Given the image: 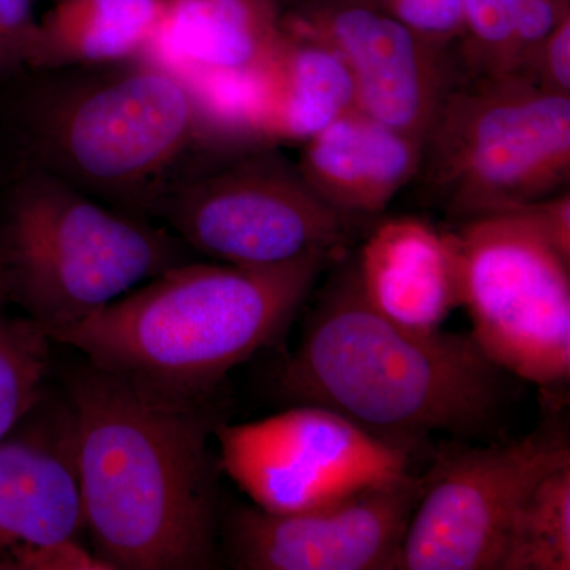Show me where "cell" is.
Returning <instances> with one entry per match:
<instances>
[{
    "instance_id": "15",
    "label": "cell",
    "mask_w": 570,
    "mask_h": 570,
    "mask_svg": "<svg viewBox=\"0 0 570 570\" xmlns=\"http://www.w3.org/2000/svg\"><path fill=\"white\" fill-rule=\"evenodd\" d=\"M296 167L309 189L344 216L367 220L389 208L417 174L422 141L360 110L303 142Z\"/></svg>"
},
{
    "instance_id": "14",
    "label": "cell",
    "mask_w": 570,
    "mask_h": 570,
    "mask_svg": "<svg viewBox=\"0 0 570 570\" xmlns=\"http://www.w3.org/2000/svg\"><path fill=\"white\" fill-rule=\"evenodd\" d=\"M354 266L366 302L407 328L439 330L461 306L460 266L452 235L420 217L379 223Z\"/></svg>"
},
{
    "instance_id": "8",
    "label": "cell",
    "mask_w": 570,
    "mask_h": 570,
    "mask_svg": "<svg viewBox=\"0 0 570 570\" xmlns=\"http://www.w3.org/2000/svg\"><path fill=\"white\" fill-rule=\"evenodd\" d=\"M450 235L480 351L550 392L568 385L570 261L521 209L456 224Z\"/></svg>"
},
{
    "instance_id": "23",
    "label": "cell",
    "mask_w": 570,
    "mask_h": 570,
    "mask_svg": "<svg viewBox=\"0 0 570 570\" xmlns=\"http://www.w3.org/2000/svg\"><path fill=\"white\" fill-rule=\"evenodd\" d=\"M39 45L32 0H0V81L31 69Z\"/></svg>"
},
{
    "instance_id": "27",
    "label": "cell",
    "mask_w": 570,
    "mask_h": 570,
    "mask_svg": "<svg viewBox=\"0 0 570 570\" xmlns=\"http://www.w3.org/2000/svg\"><path fill=\"white\" fill-rule=\"evenodd\" d=\"M268 2L273 3V6L283 13V11L291 9V7L296 6V3L302 2V0H268Z\"/></svg>"
},
{
    "instance_id": "11",
    "label": "cell",
    "mask_w": 570,
    "mask_h": 570,
    "mask_svg": "<svg viewBox=\"0 0 570 570\" xmlns=\"http://www.w3.org/2000/svg\"><path fill=\"white\" fill-rule=\"evenodd\" d=\"M281 26L340 52L354 78L356 110L419 141L461 75L452 48L371 0H302L281 13Z\"/></svg>"
},
{
    "instance_id": "20",
    "label": "cell",
    "mask_w": 570,
    "mask_h": 570,
    "mask_svg": "<svg viewBox=\"0 0 570 570\" xmlns=\"http://www.w3.org/2000/svg\"><path fill=\"white\" fill-rule=\"evenodd\" d=\"M0 295V441L45 397L52 341L31 318L14 316Z\"/></svg>"
},
{
    "instance_id": "17",
    "label": "cell",
    "mask_w": 570,
    "mask_h": 570,
    "mask_svg": "<svg viewBox=\"0 0 570 570\" xmlns=\"http://www.w3.org/2000/svg\"><path fill=\"white\" fill-rule=\"evenodd\" d=\"M281 11L268 0H165L146 58L187 78L243 77L275 51Z\"/></svg>"
},
{
    "instance_id": "6",
    "label": "cell",
    "mask_w": 570,
    "mask_h": 570,
    "mask_svg": "<svg viewBox=\"0 0 570 570\" xmlns=\"http://www.w3.org/2000/svg\"><path fill=\"white\" fill-rule=\"evenodd\" d=\"M569 179L570 96L517 73H461L411 184L456 225L546 200Z\"/></svg>"
},
{
    "instance_id": "25",
    "label": "cell",
    "mask_w": 570,
    "mask_h": 570,
    "mask_svg": "<svg viewBox=\"0 0 570 570\" xmlns=\"http://www.w3.org/2000/svg\"><path fill=\"white\" fill-rule=\"evenodd\" d=\"M534 82L546 91L570 96V14L543 41Z\"/></svg>"
},
{
    "instance_id": "24",
    "label": "cell",
    "mask_w": 570,
    "mask_h": 570,
    "mask_svg": "<svg viewBox=\"0 0 570 570\" xmlns=\"http://www.w3.org/2000/svg\"><path fill=\"white\" fill-rule=\"evenodd\" d=\"M9 570H112L96 551L82 547L80 539H58L21 550Z\"/></svg>"
},
{
    "instance_id": "12",
    "label": "cell",
    "mask_w": 570,
    "mask_h": 570,
    "mask_svg": "<svg viewBox=\"0 0 570 570\" xmlns=\"http://www.w3.org/2000/svg\"><path fill=\"white\" fill-rule=\"evenodd\" d=\"M423 491L411 471L318 508L275 513L239 508L228 558L243 570H397Z\"/></svg>"
},
{
    "instance_id": "13",
    "label": "cell",
    "mask_w": 570,
    "mask_h": 570,
    "mask_svg": "<svg viewBox=\"0 0 570 570\" xmlns=\"http://www.w3.org/2000/svg\"><path fill=\"white\" fill-rule=\"evenodd\" d=\"M43 400L0 441V570L28 547L85 532L73 415L67 400Z\"/></svg>"
},
{
    "instance_id": "5",
    "label": "cell",
    "mask_w": 570,
    "mask_h": 570,
    "mask_svg": "<svg viewBox=\"0 0 570 570\" xmlns=\"http://www.w3.org/2000/svg\"><path fill=\"white\" fill-rule=\"evenodd\" d=\"M187 255L163 224L31 165L0 164V295L47 335L189 262Z\"/></svg>"
},
{
    "instance_id": "3",
    "label": "cell",
    "mask_w": 570,
    "mask_h": 570,
    "mask_svg": "<svg viewBox=\"0 0 570 570\" xmlns=\"http://www.w3.org/2000/svg\"><path fill=\"white\" fill-rule=\"evenodd\" d=\"M502 374L471 335L407 328L379 313L352 262L318 294L277 387L412 456L433 434L489 430L501 412Z\"/></svg>"
},
{
    "instance_id": "9",
    "label": "cell",
    "mask_w": 570,
    "mask_h": 570,
    "mask_svg": "<svg viewBox=\"0 0 570 570\" xmlns=\"http://www.w3.org/2000/svg\"><path fill=\"white\" fill-rule=\"evenodd\" d=\"M566 463L568 441L549 430L487 448L445 445L423 475L400 570H499L521 505Z\"/></svg>"
},
{
    "instance_id": "22",
    "label": "cell",
    "mask_w": 570,
    "mask_h": 570,
    "mask_svg": "<svg viewBox=\"0 0 570 570\" xmlns=\"http://www.w3.org/2000/svg\"><path fill=\"white\" fill-rule=\"evenodd\" d=\"M439 47L455 48L464 20V0H371Z\"/></svg>"
},
{
    "instance_id": "18",
    "label": "cell",
    "mask_w": 570,
    "mask_h": 570,
    "mask_svg": "<svg viewBox=\"0 0 570 570\" xmlns=\"http://www.w3.org/2000/svg\"><path fill=\"white\" fill-rule=\"evenodd\" d=\"M165 0H56L39 20L31 69L94 66L140 58L163 18Z\"/></svg>"
},
{
    "instance_id": "7",
    "label": "cell",
    "mask_w": 570,
    "mask_h": 570,
    "mask_svg": "<svg viewBox=\"0 0 570 570\" xmlns=\"http://www.w3.org/2000/svg\"><path fill=\"white\" fill-rule=\"evenodd\" d=\"M187 249L266 268L311 254L341 258L365 220L324 204L268 142L209 160L171 184L154 209Z\"/></svg>"
},
{
    "instance_id": "2",
    "label": "cell",
    "mask_w": 570,
    "mask_h": 570,
    "mask_svg": "<svg viewBox=\"0 0 570 570\" xmlns=\"http://www.w3.org/2000/svg\"><path fill=\"white\" fill-rule=\"evenodd\" d=\"M0 134L20 163L153 220L181 165L257 145L195 82L151 58L28 69L0 81Z\"/></svg>"
},
{
    "instance_id": "19",
    "label": "cell",
    "mask_w": 570,
    "mask_h": 570,
    "mask_svg": "<svg viewBox=\"0 0 570 570\" xmlns=\"http://www.w3.org/2000/svg\"><path fill=\"white\" fill-rule=\"evenodd\" d=\"M570 569V463L531 491L510 530L499 570Z\"/></svg>"
},
{
    "instance_id": "16",
    "label": "cell",
    "mask_w": 570,
    "mask_h": 570,
    "mask_svg": "<svg viewBox=\"0 0 570 570\" xmlns=\"http://www.w3.org/2000/svg\"><path fill=\"white\" fill-rule=\"evenodd\" d=\"M356 110L355 82L340 52L283 29L268 59L245 81V121L258 141L306 142Z\"/></svg>"
},
{
    "instance_id": "4",
    "label": "cell",
    "mask_w": 570,
    "mask_h": 570,
    "mask_svg": "<svg viewBox=\"0 0 570 570\" xmlns=\"http://www.w3.org/2000/svg\"><path fill=\"white\" fill-rule=\"evenodd\" d=\"M335 261L311 254L266 268L184 262L48 337L94 365L212 395L234 367L284 335Z\"/></svg>"
},
{
    "instance_id": "10",
    "label": "cell",
    "mask_w": 570,
    "mask_h": 570,
    "mask_svg": "<svg viewBox=\"0 0 570 570\" xmlns=\"http://www.w3.org/2000/svg\"><path fill=\"white\" fill-rule=\"evenodd\" d=\"M220 468L255 508H318L406 474L412 456L328 409L295 404L257 422L216 428Z\"/></svg>"
},
{
    "instance_id": "21",
    "label": "cell",
    "mask_w": 570,
    "mask_h": 570,
    "mask_svg": "<svg viewBox=\"0 0 570 570\" xmlns=\"http://www.w3.org/2000/svg\"><path fill=\"white\" fill-rule=\"evenodd\" d=\"M524 0H464V20L455 43L463 75L508 73L513 28Z\"/></svg>"
},
{
    "instance_id": "1",
    "label": "cell",
    "mask_w": 570,
    "mask_h": 570,
    "mask_svg": "<svg viewBox=\"0 0 570 570\" xmlns=\"http://www.w3.org/2000/svg\"><path fill=\"white\" fill-rule=\"evenodd\" d=\"M187 395L82 363L67 379L85 532L112 570H200L216 554L220 425Z\"/></svg>"
},
{
    "instance_id": "26",
    "label": "cell",
    "mask_w": 570,
    "mask_h": 570,
    "mask_svg": "<svg viewBox=\"0 0 570 570\" xmlns=\"http://www.w3.org/2000/svg\"><path fill=\"white\" fill-rule=\"evenodd\" d=\"M539 225L547 239L562 257L570 261V194L569 189L520 208Z\"/></svg>"
}]
</instances>
